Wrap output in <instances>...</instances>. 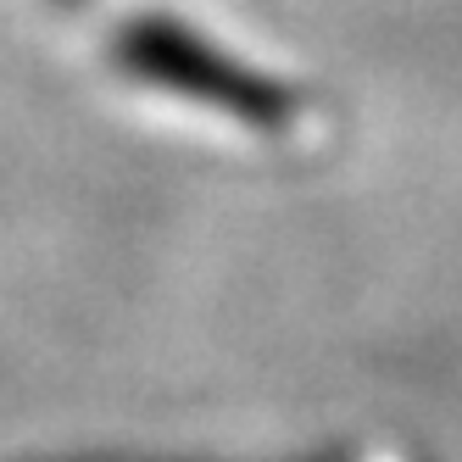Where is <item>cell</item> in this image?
I'll return each instance as SVG.
<instances>
[{
    "instance_id": "1",
    "label": "cell",
    "mask_w": 462,
    "mask_h": 462,
    "mask_svg": "<svg viewBox=\"0 0 462 462\" xmlns=\"http://www.w3.org/2000/svg\"><path fill=\"white\" fill-rule=\"evenodd\" d=\"M123 56H128V68H134V73H145L156 84H173V89L195 95V101L228 106V112H240L251 123H284L290 117V101H284L279 89L245 79L240 68H228L223 56L189 45L184 34H173V28H140V34H128Z\"/></svg>"
},
{
    "instance_id": "2",
    "label": "cell",
    "mask_w": 462,
    "mask_h": 462,
    "mask_svg": "<svg viewBox=\"0 0 462 462\" xmlns=\"http://www.w3.org/2000/svg\"><path fill=\"white\" fill-rule=\"evenodd\" d=\"M79 462H128V457H79Z\"/></svg>"
}]
</instances>
